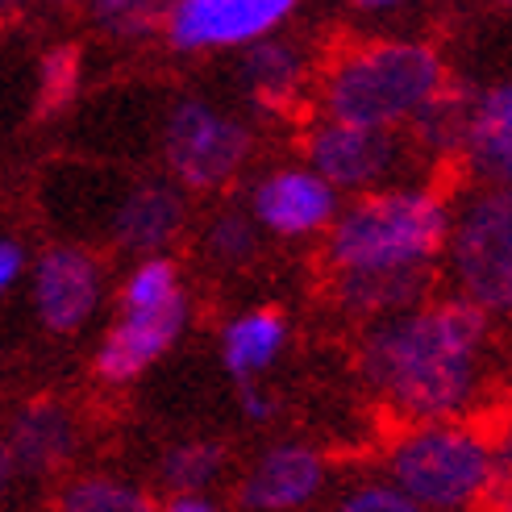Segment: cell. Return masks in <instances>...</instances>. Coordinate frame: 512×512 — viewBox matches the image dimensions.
<instances>
[{
    "instance_id": "1",
    "label": "cell",
    "mask_w": 512,
    "mask_h": 512,
    "mask_svg": "<svg viewBox=\"0 0 512 512\" xmlns=\"http://www.w3.org/2000/svg\"><path fill=\"white\" fill-rule=\"evenodd\" d=\"M450 234L454 200L429 179L346 200L321 242L325 292L334 309L363 325L417 309L433 296Z\"/></svg>"
},
{
    "instance_id": "2",
    "label": "cell",
    "mask_w": 512,
    "mask_h": 512,
    "mask_svg": "<svg viewBox=\"0 0 512 512\" xmlns=\"http://www.w3.org/2000/svg\"><path fill=\"white\" fill-rule=\"evenodd\" d=\"M354 371L400 425L471 421L492 383V317L454 292L429 296L363 325Z\"/></svg>"
},
{
    "instance_id": "3",
    "label": "cell",
    "mask_w": 512,
    "mask_h": 512,
    "mask_svg": "<svg viewBox=\"0 0 512 512\" xmlns=\"http://www.w3.org/2000/svg\"><path fill=\"white\" fill-rule=\"evenodd\" d=\"M446 59L421 38H358L317 63V117L408 134L433 100L450 88Z\"/></svg>"
},
{
    "instance_id": "4",
    "label": "cell",
    "mask_w": 512,
    "mask_h": 512,
    "mask_svg": "<svg viewBox=\"0 0 512 512\" xmlns=\"http://www.w3.org/2000/svg\"><path fill=\"white\" fill-rule=\"evenodd\" d=\"M383 479L421 512H475L500 492V446L475 421L400 425L383 450Z\"/></svg>"
},
{
    "instance_id": "5",
    "label": "cell",
    "mask_w": 512,
    "mask_h": 512,
    "mask_svg": "<svg viewBox=\"0 0 512 512\" xmlns=\"http://www.w3.org/2000/svg\"><path fill=\"white\" fill-rule=\"evenodd\" d=\"M159 159L188 196H213L250 167L254 130L209 96H175L159 121Z\"/></svg>"
},
{
    "instance_id": "6",
    "label": "cell",
    "mask_w": 512,
    "mask_h": 512,
    "mask_svg": "<svg viewBox=\"0 0 512 512\" xmlns=\"http://www.w3.org/2000/svg\"><path fill=\"white\" fill-rule=\"evenodd\" d=\"M450 292L492 321L512 317V192L475 188L454 204V234L442 263Z\"/></svg>"
},
{
    "instance_id": "7",
    "label": "cell",
    "mask_w": 512,
    "mask_h": 512,
    "mask_svg": "<svg viewBox=\"0 0 512 512\" xmlns=\"http://www.w3.org/2000/svg\"><path fill=\"white\" fill-rule=\"evenodd\" d=\"M300 159L321 179H329L342 192V200L408 184V171L421 163L408 134L367 130V125L329 121L317 113L300 130Z\"/></svg>"
},
{
    "instance_id": "8",
    "label": "cell",
    "mask_w": 512,
    "mask_h": 512,
    "mask_svg": "<svg viewBox=\"0 0 512 512\" xmlns=\"http://www.w3.org/2000/svg\"><path fill=\"white\" fill-rule=\"evenodd\" d=\"M300 0H175L163 42L175 55H242L246 46L284 34Z\"/></svg>"
},
{
    "instance_id": "9",
    "label": "cell",
    "mask_w": 512,
    "mask_h": 512,
    "mask_svg": "<svg viewBox=\"0 0 512 512\" xmlns=\"http://www.w3.org/2000/svg\"><path fill=\"white\" fill-rule=\"evenodd\" d=\"M242 204L259 221L263 234L279 242H313V238L325 242L338 213L346 209L342 192L329 179H321L304 159L263 167L250 179Z\"/></svg>"
},
{
    "instance_id": "10",
    "label": "cell",
    "mask_w": 512,
    "mask_h": 512,
    "mask_svg": "<svg viewBox=\"0 0 512 512\" xmlns=\"http://www.w3.org/2000/svg\"><path fill=\"white\" fill-rule=\"evenodd\" d=\"M192 321V296L171 304H117V317L105 325L92 350V375L105 388H130L150 367L184 342Z\"/></svg>"
},
{
    "instance_id": "11",
    "label": "cell",
    "mask_w": 512,
    "mask_h": 512,
    "mask_svg": "<svg viewBox=\"0 0 512 512\" xmlns=\"http://www.w3.org/2000/svg\"><path fill=\"white\" fill-rule=\"evenodd\" d=\"M84 425L75 408L59 396L21 400L5 421V442H0V471L5 483H42L67 475L80 458Z\"/></svg>"
},
{
    "instance_id": "12",
    "label": "cell",
    "mask_w": 512,
    "mask_h": 512,
    "mask_svg": "<svg viewBox=\"0 0 512 512\" xmlns=\"http://www.w3.org/2000/svg\"><path fill=\"white\" fill-rule=\"evenodd\" d=\"M30 309L34 321L55 338H71L80 329L92 325V317L100 313L109 292V279H105V263L96 259L88 246H75V242H59V246H46L34 271H30Z\"/></svg>"
},
{
    "instance_id": "13",
    "label": "cell",
    "mask_w": 512,
    "mask_h": 512,
    "mask_svg": "<svg viewBox=\"0 0 512 512\" xmlns=\"http://www.w3.org/2000/svg\"><path fill=\"white\" fill-rule=\"evenodd\" d=\"M329 488V463L309 442L263 446L234 483V504L242 512H304Z\"/></svg>"
},
{
    "instance_id": "14",
    "label": "cell",
    "mask_w": 512,
    "mask_h": 512,
    "mask_svg": "<svg viewBox=\"0 0 512 512\" xmlns=\"http://www.w3.org/2000/svg\"><path fill=\"white\" fill-rule=\"evenodd\" d=\"M234 71L246 105L263 117H288L304 105H313V88H317L313 55L288 34L246 46Z\"/></svg>"
},
{
    "instance_id": "15",
    "label": "cell",
    "mask_w": 512,
    "mask_h": 512,
    "mask_svg": "<svg viewBox=\"0 0 512 512\" xmlns=\"http://www.w3.org/2000/svg\"><path fill=\"white\" fill-rule=\"evenodd\" d=\"M188 229V192L171 175H150L130 184L109 213V238L130 259L167 254Z\"/></svg>"
},
{
    "instance_id": "16",
    "label": "cell",
    "mask_w": 512,
    "mask_h": 512,
    "mask_svg": "<svg viewBox=\"0 0 512 512\" xmlns=\"http://www.w3.org/2000/svg\"><path fill=\"white\" fill-rule=\"evenodd\" d=\"M292 342V321L279 304H250V309L234 313L221 334H217V354L225 375L234 379V388L242 383H267V371L284 358Z\"/></svg>"
},
{
    "instance_id": "17",
    "label": "cell",
    "mask_w": 512,
    "mask_h": 512,
    "mask_svg": "<svg viewBox=\"0 0 512 512\" xmlns=\"http://www.w3.org/2000/svg\"><path fill=\"white\" fill-rule=\"evenodd\" d=\"M458 167L475 179V188L512 192V80L475 88L471 130Z\"/></svg>"
},
{
    "instance_id": "18",
    "label": "cell",
    "mask_w": 512,
    "mask_h": 512,
    "mask_svg": "<svg viewBox=\"0 0 512 512\" xmlns=\"http://www.w3.org/2000/svg\"><path fill=\"white\" fill-rule=\"evenodd\" d=\"M471 105H475V88L450 84L413 125H408V142H413L421 163H463V146H467V130H471Z\"/></svg>"
},
{
    "instance_id": "19",
    "label": "cell",
    "mask_w": 512,
    "mask_h": 512,
    "mask_svg": "<svg viewBox=\"0 0 512 512\" xmlns=\"http://www.w3.org/2000/svg\"><path fill=\"white\" fill-rule=\"evenodd\" d=\"M159 504L146 483L117 471H75L55 492V512H159Z\"/></svg>"
},
{
    "instance_id": "20",
    "label": "cell",
    "mask_w": 512,
    "mask_h": 512,
    "mask_svg": "<svg viewBox=\"0 0 512 512\" xmlns=\"http://www.w3.org/2000/svg\"><path fill=\"white\" fill-rule=\"evenodd\" d=\"M225 475H229V446L217 438H179L155 463V479L163 496L213 492Z\"/></svg>"
},
{
    "instance_id": "21",
    "label": "cell",
    "mask_w": 512,
    "mask_h": 512,
    "mask_svg": "<svg viewBox=\"0 0 512 512\" xmlns=\"http://www.w3.org/2000/svg\"><path fill=\"white\" fill-rule=\"evenodd\" d=\"M263 229L250 217L246 204H221V209L200 225V254L217 271H246L263 250Z\"/></svg>"
},
{
    "instance_id": "22",
    "label": "cell",
    "mask_w": 512,
    "mask_h": 512,
    "mask_svg": "<svg viewBox=\"0 0 512 512\" xmlns=\"http://www.w3.org/2000/svg\"><path fill=\"white\" fill-rule=\"evenodd\" d=\"M84 88V50L75 42L46 46L34 63V113L59 117L67 113Z\"/></svg>"
},
{
    "instance_id": "23",
    "label": "cell",
    "mask_w": 512,
    "mask_h": 512,
    "mask_svg": "<svg viewBox=\"0 0 512 512\" xmlns=\"http://www.w3.org/2000/svg\"><path fill=\"white\" fill-rule=\"evenodd\" d=\"M175 9V0H88V25L109 38V42H146V38H163L167 17Z\"/></svg>"
},
{
    "instance_id": "24",
    "label": "cell",
    "mask_w": 512,
    "mask_h": 512,
    "mask_svg": "<svg viewBox=\"0 0 512 512\" xmlns=\"http://www.w3.org/2000/svg\"><path fill=\"white\" fill-rule=\"evenodd\" d=\"M325 512H421L413 500H408L396 483L388 479H358L350 483L346 492L334 496V504H329Z\"/></svg>"
},
{
    "instance_id": "25",
    "label": "cell",
    "mask_w": 512,
    "mask_h": 512,
    "mask_svg": "<svg viewBox=\"0 0 512 512\" xmlns=\"http://www.w3.org/2000/svg\"><path fill=\"white\" fill-rule=\"evenodd\" d=\"M38 254L25 250V242L17 234H0V292H13L21 284H30Z\"/></svg>"
},
{
    "instance_id": "26",
    "label": "cell",
    "mask_w": 512,
    "mask_h": 512,
    "mask_svg": "<svg viewBox=\"0 0 512 512\" xmlns=\"http://www.w3.org/2000/svg\"><path fill=\"white\" fill-rule=\"evenodd\" d=\"M234 392H238V413H242L246 425L263 429V425L275 421L279 400H275V392L267 388V383H242V388H234Z\"/></svg>"
},
{
    "instance_id": "27",
    "label": "cell",
    "mask_w": 512,
    "mask_h": 512,
    "mask_svg": "<svg viewBox=\"0 0 512 512\" xmlns=\"http://www.w3.org/2000/svg\"><path fill=\"white\" fill-rule=\"evenodd\" d=\"M159 512H225V504L213 492H184V496H163Z\"/></svg>"
},
{
    "instance_id": "28",
    "label": "cell",
    "mask_w": 512,
    "mask_h": 512,
    "mask_svg": "<svg viewBox=\"0 0 512 512\" xmlns=\"http://www.w3.org/2000/svg\"><path fill=\"white\" fill-rule=\"evenodd\" d=\"M34 5H50V9H88V0H5V9H9V13L34 9Z\"/></svg>"
},
{
    "instance_id": "29",
    "label": "cell",
    "mask_w": 512,
    "mask_h": 512,
    "mask_svg": "<svg viewBox=\"0 0 512 512\" xmlns=\"http://www.w3.org/2000/svg\"><path fill=\"white\" fill-rule=\"evenodd\" d=\"M500 446V492H512V429H508V438L496 442Z\"/></svg>"
},
{
    "instance_id": "30",
    "label": "cell",
    "mask_w": 512,
    "mask_h": 512,
    "mask_svg": "<svg viewBox=\"0 0 512 512\" xmlns=\"http://www.w3.org/2000/svg\"><path fill=\"white\" fill-rule=\"evenodd\" d=\"M354 9H363V13H392V9H400L404 0H350Z\"/></svg>"
},
{
    "instance_id": "31",
    "label": "cell",
    "mask_w": 512,
    "mask_h": 512,
    "mask_svg": "<svg viewBox=\"0 0 512 512\" xmlns=\"http://www.w3.org/2000/svg\"><path fill=\"white\" fill-rule=\"evenodd\" d=\"M488 512H512V492H496V500L488 504Z\"/></svg>"
},
{
    "instance_id": "32",
    "label": "cell",
    "mask_w": 512,
    "mask_h": 512,
    "mask_svg": "<svg viewBox=\"0 0 512 512\" xmlns=\"http://www.w3.org/2000/svg\"><path fill=\"white\" fill-rule=\"evenodd\" d=\"M496 5H504V9H512V0H496Z\"/></svg>"
}]
</instances>
